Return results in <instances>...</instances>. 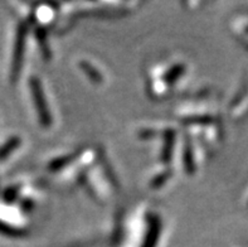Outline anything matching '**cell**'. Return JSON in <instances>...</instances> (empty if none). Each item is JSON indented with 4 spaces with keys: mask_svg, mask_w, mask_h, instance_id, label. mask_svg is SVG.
<instances>
[{
    "mask_svg": "<svg viewBox=\"0 0 248 247\" xmlns=\"http://www.w3.org/2000/svg\"><path fill=\"white\" fill-rule=\"evenodd\" d=\"M16 144H18V143H16V139H13V140L8 141L3 148H0V159H4V158L10 153V150H12L13 148L16 147Z\"/></svg>",
    "mask_w": 248,
    "mask_h": 247,
    "instance_id": "obj_1",
    "label": "cell"
}]
</instances>
